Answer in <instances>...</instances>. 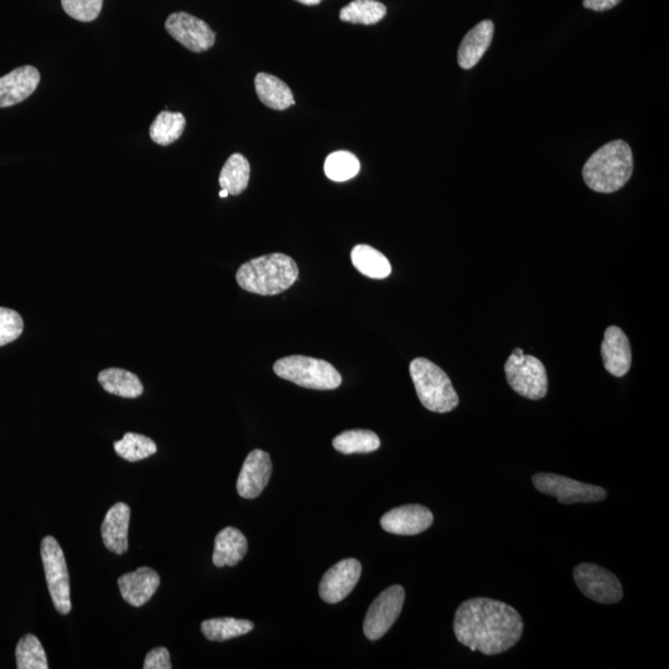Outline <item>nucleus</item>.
Returning a JSON list of instances; mask_svg holds the SVG:
<instances>
[{
	"mask_svg": "<svg viewBox=\"0 0 669 669\" xmlns=\"http://www.w3.org/2000/svg\"><path fill=\"white\" fill-rule=\"evenodd\" d=\"M335 450L341 454H368L380 449L381 440L371 430L356 429L337 435L333 440Z\"/></svg>",
	"mask_w": 669,
	"mask_h": 669,
	"instance_id": "26",
	"label": "nucleus"
},
{
	"mask_svg": "<svg viewBox=\"0 0 669 669\" xmlns=\"http://www.w3.org/2000/svg\"><path fill=\"white\" fill-rule=\"evenodd\" d=\"M494 23L484 20L476 25L465 35L458 53V61L461 69L470 70L479 64L482 56L489 50L494 38Z\"/></svg>",
	"mask_w": 669,
	"mask_h": 669,
	"instance_id": "19",
	"label": "nucleus"
},
{
	"mask_svg": "<svg viewBox=\"0 0 669 669\" xmlns=\"http://www.w3.org/2000/svg\"><path fill=\"white\" fill-rule=\"evenodd\" d=\"M297 2L302 3L304 5H318L321 0H297Z\"/></svg>",
	"mask_w": 669,
	"mask_h": 669,
	"instance_id": "36",
	"label": "nucleus"
},
{
	"mask_svg": "<svg viewBox=\"0 0 669 669\" xmlns=\"http://www.w3.org/2000/svg\"><path fill=\"white\" fill-rule=\"evenodd\" d=\"M131 508L118 502L107 512L102 523V539L108 551L122 556L128 551V528Z\"/></svg>",
	"mask_w": 669,
	"mask_h": 669,
	"instance_id": "18",
	"label": "nucleus"
},
{
	"mask_svg": "<svg viewBox=\"0 0 669 669\" xmlns=\"http://www.w3.org/2000/svg\"><path fill=\"white\" fill-rule=\"evenodd\" d=\"M620 2L621 0H584V7L595 12H605L615 8Z\"/></svg>",
	"mask_w": 669,
	"mask_h": 669,
	"instance_id": "35",
	"label": "nucleus"
},
{
	"mask_svg": "<svg viewBox=\"0 0 669 669\" xmlns=\"http://www.w3.org/2000/svg\"><path fill=\"white\" fill-rule=\"evenodd\" d=\"M574 580L586 598L599 604H616L624 596L620 580L600 565L579 564L574 569Z\"/></svg>",
	"mask_w": 669,
	"mask_h": 669,
	"instance_id": "10",
	"label": "nucleus"
},
{
	"mask_svg": "<svg viewBox=\"0 0 669 669\" xmlns=\"http://www.w3.org/2000/svg\"><path fill=\"white\" fill-rule=\"evenodd\" d=\"M254 85L259 101L274 111H285L295 105L292 90L276 76L259 72Z\"/></svg>",
	"mask_w": 669,
	"mask_h": 669,
	"instance_id": "21",
	"label": "nucleus"
},
{
	"mask_svg": "<svg viewBox=\"0 0 669 669\" xmlns=\"http://www.w3.org/2000/svg\"><path fill=\"white\" fill-rule=\"evenodd\" d=\"M601 356L605 370L615 377H624L630 371L632 352L629 337L617 326L605 331Z\"/></svg>",
	"mask_w": 669,
	"mask_h": 669,
	"instance_id": "16",
	"label": "nucleus"
},
{
	"mask_svg": "<svg viewBox=\"0 0 669 669\" xmlns=\"http://www.w3.org/2000/svg\"><path fill=\"white\" fill-rule=\"evenodd\" d=\"M23 330L24 321L17 311L0 308V347L17 340Z\"/></svg>",
	"mask_w": 669,
	"mask_h": 669,
	"instance_id": "33",
	"label": "nucleus"
},
{
	"mask_svg": "<svg viewBox=\"0 0 669 669\" xmlns=\"http://www.w3.org/2000/svg\"><path fill=\"white\" fill-rule=\"evenodd\" d=\"M254 629L252 621L220 617L202 622L201 631L207 640L223 642L247 635Z\"/></svg>",
	"mask_w": 669,
	"mask_h": 669,
	"instance_id": "25",
	"label": "nucleus"
},
{
	"mask_svg": "<svg viewBox=\"0 0 669 669\" xmlns=\"http://www.w3.org/2000/svg\"><path fill=\"white\" fill-rule=\"evenodd\" d=\"M251 165L242 154H232L228 158L220 174L221 189L230 195H240L250 183Z\"/></svg>",
	"mask_w": 669,
	"mask_h": 669,
	"instance_id": "24",
	"label": "nucleus"
},
{
	"mask_svg": "<svg viewBox=\"0 0 669 669\" xmlns=\"http://www.w3.org/2000/svg\"><path fill=\"white\" fill-rule=\"evenodd\" d=\"M62 9L77 22L90 23L98 18L103 0H61Z\"/></svg>",
	"mask_w": 669,
	"mask_h": 669,
	"instance_id": "32",
	"label": "nucleus"
},
{
	"mask_svg": "<svg viewBox=\"0 0 669 669\" xmlns=\"http://www.w3.org/2000/svg\"><path fill=\"white\" fill-rule=\"evenodd\" d=\"M634 173V157L624 140L605 144L591 155L583 168V179L595 193L611 194L624 188Z\"/></svg>",
	"mask_w": 669,
	"mask_h": 669,
	"instance_id": "2",
	"label": "nucleus"
},
{
	"mask_svg": "<svg viewBox=\"0 0 669 669\" xmlns=\"http://www.w3.org/2000/svg\"><path fill=\"white\" fill-rule=\"evenodd\" d=\"M406 591L401 585H392L378 595L367 611L363 632L368 640L382 639L401 615Z\"/></svg>",
	"mask_w": 669,
	"mask_h": 669,
	"instance_id": "9",
	"label": "nucleus"
},
{
	"mask_svg": "<svg viewBox=\"0 0 669 669\" xmlns=\"http://www.w3.org/2000/svg\"><path fill=\"white\" fill-rule=\"evenodd\" d=\"M274 372L285 381L316 391H331L342 383L340 372L324 360L308 356H288L278 360L273 366Z\"/></svg>",
	"mask_w": 669,
	"mask_h": 669,
	"instance_id": "5",
	"label": "nucleus"
},
{
	"mask_svg": "<svg viewBox=\"0 0 669 669\" xmlns=\"http://www.w3.org/2000/svg\"><path fill=\"white\" fill-rule=\"evenodd\" d=\"M248 542L245 534L235 527H226L217 534L212 562L217 568L235 567L246 557Z\"/></svg>",
	"mask_w": 669,
	"mask_h": 669,
	"instance_id": "20",
	"label": "nucleus"
},
{
	"mask_svg": "<svg viewBox=\"0 0 669 669\" xmlns=\"http://www.w3.org/2000/svg\"><path fill=\"white\" fill-rule=\"evenodd\" d=\"M165 29L171 38L197 54L210 50L216 41L214 30L204 20L184 12L171 14Z\"/></svg>",
	"mask_w": 669,
	"mask_h": 669,
	"instance_id": "11",
	"label": "nucleus"
},
{
	"mask_svg": "<svg viewBox=\"0 0 669 669\" xmlns=\"http://www.w3.org/2000/svg\"><path fill=\"white\" fill-rule=\"evenodd\" d=\"M361 164L355 154L340 150V152L331 153L325 160L324 171L330 180L336 183L355 178L360 173Z\"/></svg>",
	"mask_w": 669,
	"mask_h": 669,
	"instance_id": "30",
	"label": "nucleus"
},
{
	"mask_svg": "<svg viewBox=\"0 0 669 669\" xmlns=\"http://www.w3.org/2000/svg\"><path fill=\"white\" fill-rule=\"evenodd\" d=\"M143 667L145 669H171L170 653L168 648L158 647L150 651L145 658Z\"/></svg>",
	"mask_w": 669,
	"mask_h": 669,
	"instance_id": "34",
	"label": "nucleus"
},
{
	"mask_svg": "<svg viewBox=\"0 0 669 669\" xmlns=\"http://www.w3.org/2000/svg\"><path fill=\"white\" fill-rule=\"evenodd\" d=\"M159 585V574L148 567L139 568L136 572L124 574L118 579L122 598L136 608L147 604L158 590Z\"/></svg>",
	"mask_w": 669,
	"mask_h": 669,
	"instance_id": "17",
	"label": "nucleus"
},
{
	"mask_svg": "<svg viewBox=\"0 0 669 669\" xmlns=\"http://www.w3.org/2000/svg\"><path fill=\"white\" fill-rule=\"evenodd\" d=\"M409 372L419 401L428 411L449 413L459 406V396L453 383L434 362L418 357L411 362Z\"/></svg>",
	"mask_w": 669,
	"mask_h": 669,
	"instance_id": "4",
	"label": "nucleus"
},
{
	"mask_svg": "<svg viewBox=\"0 0 669 669\" xmlns=\"http://www.w3.org/2000/svg\"><path fill=\"white\" fill-rule=\"evenodd\" d=\"M273 465L271 456L263 450H253L243 463L237 480L238 495L243 499H257L271 480Z\"/></svg>",
	"mask_w": 669,
	"mask_h": 669,
	"instance_id": "13",
	"label": "nucleus"
},
{
	"mask_svg": "<svg viewBox=\"0 0 669 669\" xmlns=\"http://www.w3.org/2000/svg\"><path fill=\"white\" fill-rule=\"evenodd\" d=\"M40 84V72L25 65L0 77V108L12 107L27 100Z\"/></svg>",
	"mask_w": 669,
	"mask_h": 669,
	"instance_id": "15",
	"label": "nucleus"
},
{
	"mask_svg": "<svg viewBox=\"0 0 669 669\" xmlns=\"http://www.w3.org/2000/svg\"><path fill=\"white\" fill-rule=\"evenodd\" d=\"M228 195H230V194H228L227 190H223V189L221 190L220 197H227Z\"/></svg>",
	"mask_w": 669,
	"mask_h": 669,
	"instance_id": "37",
	"label": "nucleus"
},
{
	"mask_svg": "<svg viewBox=\"0 0 669 669\" xmlns=\"http://www.w3.org/2000/svg\"><path fill=\"white\" fill-rule=\"evenodd\" d=\"M362 565L359 560L349 558L331 567L319 586L320 598L328 604H339L350 595L359 583Z\"/></svg>",
	"mask_w": 669,
	"mask_h": 669,
	"instance_id": "12",
	"label": "nucleus"
},
{
	"mask_svg": "<svg viewBox=\"0 0 669 669\" xmlns=\"http://www.w3.org/2000/svg\"><path fill=\"white\" fill-rule=\"evenodd\" d=\"M41 559H43L46 583H48L55 609L61 615H67L72 608L69 570H67L65 554L54 537H45L41 542Z\"/></svg>",
	"mask_w": 669,
	"mask_h": 669,
	"instance_id": "7",
	"label": "nucleus"
},
{
	"mask_svg": "<svg viewBox=\"0 0 669 669\" xmlns=\"http://www.w3.org/2000/svg\"><path fill=\"white\" fill-rule=\"evenodd\" d=\"M186 119L183 113L163 111L150 126L149 134L155 144H173L185 131Z\"/></svg>",
	"mask_w": 669,
	"mask_h": 669,
	"instance_id": "27",
	"label": "nucleus"
},
{
	"mask_svg": "<svg viewBox=\"0 0 669 669\" xmlns=\"http://www.w3.org/2000/svg\"><path fill=\"white\" fill-rule=\"evenodd\" d=\"M386 14V5L377 0H354L341 9L340 19L346 23L373 25L380 23Z\"/></svg>",
	"mask_w": 669,
	"mask_h": 669,
	"instance_id": "28",
	"label": "nucleus"
},
{
	"mask_svg": "<svg viewBox=\"0 0 669 669\" xmlns=\"http://www.w3.org/2000/svg\"><path fill=\"white\" fill-rule=\"evenodd\" d=\"M351 261L357 271L372 279L391 276L392 266L385 254L368 245H357L351 252Z\"/></svg>",
	"mask_w": 669,
	"mask_h": 669,
	"instance_id": "23",
	"label": "nucleus"
},
{
	"mask_svg": "<svg viewBox=\"0 0 669 669\" xmlns=\"http://www.w3.org/2000/svg\"><path fill=\"white\" fill-rule=\"evenodd\" d=\"M533 485L544 495L556 497L563 505L598 502L606 499L603 487L584 484L556 474L541 473L533 476Z\"/></svg>",
	"mask_w": 669,
	"mask_h": 669,
	"instance_id": "8",
	"label": "nucleus"
},
{
	"mask_svg": "<svg viewBox=\"0 0 669 669\" xmlns=\"http://www.w3.org/2000/svg\"><path fill=\"white\" fill-rule=\"evenodd\" d=\"M434 516L429 508L420 505H406L393 508L381 518V527L397 536H416L433 525Z\"/></svg>",
	"mask_w": 669,
	"mask_h": 669,
	"instance_id": "14",
	"label": "nucleus"
},
{
	"mask_svg": "<svg viewBox=\"0 0 669 669\" xmlns=\"http://www.w3.org/2000/svg\"><path fill=\"white\" fill-rule=\"evenodd\" d=\"M523 620L516 609L499 600L476 598L465 601L456 610V639L486 656L500 655L521 640Z\"/></svg>",
	"mask_w": 669,
	"mask_h": 669,
	"instance_id": "1",
	"label": "nucleus"
},
{
	"mask_svg": "<svg viewBox=\"0 0 669 669\" xmlns=\"http://www.w3.org/2000/svg\"><path fill=\"white\" fill-rule=\"evenodd\" d=\"M508 385L520 396L539 401L547 396L548 377L546 367L537 357L526 355L516 349L505 363Z\"/></svg>",
	"mask_w": 669,
	"mask_h": 669,
	"instance_id": "6",
	"label": "nucleus"
},
{
	"mask_svg": "<svg viewBox=\"0 0 669 669\" xmlns=\"http://www.w3.org/2000/svg\"><path fill=\"white\" fill-rule=\"evenodd\" d=\"M98 382L103 390L118 397L138 398L144 392L138 376L123 368H107L98 375Z\"/></svg>",
	"mask_w": 669,
	"mask_h": 669,
	"instance_id": "22",
	"label": "nucleus"
},
{
	"mask_svg": "<svg viewBox=\"0 0 669 669\" xmlns=\"http://www.w3.org/2000/svg\"><path fill=\"white\" fill-rule=\"evenodd\" d=\"M17 667L19 669H48V658L38 637L25 635L19 641L17 651Z\"/></svg>",
	"mask_w": 669,
	"mask_h": 669,
	"instance_id": "31",
	"label": "nucleus"
},
{
	"mask_svg": "<svg viewBox=\"0 0 669 669\" xmlns=\"http://www.w3.org/2000/svg\"><path fill=\"white\" fill-rule=\"evenodd\" d=\"M298 276V264L293 258L283 253H272L242 264L236 279L246 292L271 297L292 288Z\"/></svg>",
	"mask_w": 669,
	"mask_h": 669,
	"instance_id": "3",
	"label": "nucleus"
},
{
	"mask_svg": "<svg viewBox=\"0 0 669 669\" xmlns=\"http://www.w3.org/2000/svg\"><path fill=\"white\" fill-rule=\"evenodd\" d=\"M114 450L122 459L137 463L157 453V444L154 440L137 433L124 434L122 440L114 443Z\"/></svg>",
	"mask_w": 669,
	"mask_h": 669,
	"instance_id": "29",
	"label": "nucleus"
}]
</instances>
